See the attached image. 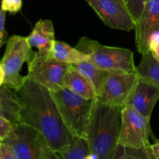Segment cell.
<instances>
[{"label": "cell", "mask_w": 159, "mask_h": 159, "mask_svg": "<svg viewBox=\"0 0 159 159\" xmlns=\"http://www.w3.org/2000/svg\"><path fill=\"white\" fill-rule=\"evenodd\" d=\"M15 93L21 106V123L40 132L53 152L67 148L74 137L64 124L52 92L27 78Z\"/></svg>", "instance_id": "obj_1"}, {"label": "cell", "mask_w": 159, "mask_h": 159, "mask_svg": "<svg viewBox=\"0 0 159 159\" xmlns=\"http://www.w3.org/2000/svg\"><path fill=\"white\" fill-rule=\"evenodd\" d=\"M122 107L96 98L89 121L87 141L90 151L99 159H112L118 145Z\"/></svg>", "instance_id": "obj_2"}, {"label": "cell", "mask_w": 159, "mask_h": 159, "mask_svg": "<svg viewBox=\"0 0 159 159\" xmlns=\"http://www.w3.org/2000/svg\"><path fill=\"white\" fill-rule=\"evenodd\" d=\"M52 92V91H51ZM64 124L73 137L87 140L96 98L85 99L67 88L52 92Z\"/></svg>", "instance_id": "obj_3"}, {"label": "cell", "mask_w": 159, "mask_h": 159, "mask_svg": "<svg viewBox=\"0 0 159 159\" xmlns=\"http://www.w3.org/2000/svg\"><path fill=\"white\" fill-rule=\"evenodd\" d=\"M75 48L88 55L89 60L101 69L137 72L134 54L130 50L104 46L86 37H81Z\"/></svg>", "instance_id": "obj_4"}, {"label": "cell", "mask_w": 159, "mask_h": 159, "mask_svg": "<svg viewBox=\"0 0 159 159\" xmlns=\"http://www.w3.org/2000/svg\"><path fill=\"white\" fill-rule=\"evenodd\" d=\"M35 52L28 42L27 37L12 35L6 42L4 55L0 61L5 72L4 85L16 92L23 87L27 77L20 74L24 62L30 61Z\"/></svg>", "instance_id": "obj_5"}, {"label": "cell", "mask_w": 159, "mask_h": 159, "mask_svg": "<svg viewBox=\"0 0 159 159\" xmlns=\"http://www.w3.org/2000/svg\"><path fill=\"white\" fill-rule=\"evenodd\" d=\"M3 142L10 146L15 159H48L51 151L43 135L23 123L14 125Z\"/></svg>", "instance_id": "obj_6"}, {"label": "cell", "mask_w": 159, "mask_h": 159, "mask_svg": "<svg viewBox=\"0 0 159 159\" xmlns=\"http://www.w3.org/2000/svg\"><path fill=\"white\" fill-rule=\"evenodd\" d=\"M27 78L55 92L65 88V78L69 64L54 59L51 54L35 52L32 60L27 63Z\"/></svg>", "instance_id": "obj_7"}, {"label": "cell", "mask_w": 159, "mask_h": 159, "mask_svg": "<svg viewBox=\"0 0 159 159\" xmlns=\"http://www.w3.org/2000/svg\"><path fill=\"white\" fill-rule=\"evenodd\" d=\"M150 136L154 138L150 119L130 106L123 107L118 144L134 148H145L151 145Z\"/></svg>", "instance_id": "obj_8"}, {"label": "cell", "mask_w": 159, "mask_h": 159, "mask_svg": "<svg viewBox=\"0 0 159 159\" xmlns=\"http://www.w3.org/2000/svg\"><path fill=\"white\" fill-rule=\"evenodd\" d=\"M139 76L137 72L109 71L96 99L106 103L123 107L127 104Z\"/></svg>", "instance_id": "obj_9"}, {"label": "cell", "mask_w": 159, "mask_h": 159, "mask_svg": "<svg viewBox=\"0 0 159 159\" xmlns=\"http://www.w3.org/2000/svg\"><path fill=\"white\" fill-rule=\"evenodd\" d=\"M107 26L130 32L135 21L124 0H85Z\"/></svg>", "instance_id": "obj_10"}, {"label": "cell", "mask_w": 159, "mask_h": 159, "mask_svg": "<svg viewBox=\"0 0 159 159\" xmlns=\"http://www.w3.org/2000/svg\"><path fill=\"white\" fill-rule=\"evenodd\" d=\"M135 44L140 54L150 51L152 39L159 34V0H147L135 25Z\"/></svg>", "instance_id": "obj_11"}, {"label": "cell", "mask_w": 159, "mask_h": 159, "mask_svg": "<svg viewBox=\"0 0 159 159\" xmlns=\"http://www.w3.org/2000/svg\"><path fill=\"white\" fill-rule=\"evenodd\" d=\"M159 99V89L154 84L139 77L125 106H130L143 116L151 119L152 111Z\"/></svg>", "instance_id": "obj_12"}, {"label": "cell", "mask_w": 159, "mask_h": 159, "mask_svg": "<svg viewBox=\"0 0 159 159\" xmlns=\"http://www.w3.org/2000/svg\"><path fill=\"white\" fill-rule=\"evenodd\" d=\"M31 47H35L40 53L51 54L55 41L54 25L51 20H40L37 22L34 29L27 37Z\"/></svg>", "instance_id": "obj_13"}, {"label": "cell", "mask_w": 159, "mask_h": 159, "mask_svg": "<svg viewBox=\"0 0 159 159\" xmlns=\"http://www.w3.org/2000/svg\"><path fill=\"white\" fill-rule=\"evenodd\" d=\"M20 106L15 91L2 85L0 86V116L13 125L21 123Z\"/></svg>", "instance_id": "obj_14"}, {"label": "cell", "mask_w": 159, "mask_h": 159, "mask_svg": "<svg viewBox=\"0 0 159 159\" xmlns=\"http://www.w3.org/2000/svg\"><path fill=\"white\" fill-rule=\"evenodd\" d=\"M65 87L85 99L96 97V89L92 82L71 65L65 75Z\"/></svg>", "instance_id": "obj_15"}, {"label": "cell", "mask_w": 159, "mask_h": 159, "mask_svg": "<svg viewBox=\"0 0 159 159\" xmlns=\"http://www.w3.org/2000/svg\"><path fill=\"white\" fill-rule=\"evenodd\" d=\"M51 55L56 60L69 65H73L86 59H89L88 55L82 51H79L75 48H72L65 42L58 40L54 41Z\"/></svg>", "instance_id": "obj_16"}, {"label": "cell", "mask_w": 159, "mask_h": 159, "mask_svg": "<svg viewBox=\"0 0 159 159\" xmlns=\"http://www.w3.org/2000/svg\"><path fill=\"white\" fill-rule=\"evenodd\" d=\"M57 155L60 159H99L90 151L88 141L78 137H74L70 145Z\"/></svg>", "instance_id": "obj_17"}, {"label": "cell", "mask_w": 159, "mask_h": 159, "mask_svg": "<svg viewBox=\"0 0 159 159\" xmlns=\"http://www.w3.org/2000/svg\"><path fill=\"white\" fill-rule=\"evenodd\" d=\"M138 76L157 86L159 89V61L151 51L142 54L139 65L137 66Z\"/></svg>", "instance_id": "obj_18"}, {"label": "cell", "mask_w": 159, "mask_h": 159, "mask_svg": "<svg viewBox=\"0 0 159 159\" xmlns=\"http://www.w3.org/2000/svg\"><path fill=\"white\" fill-rule=\"evenodd\" d=\"M71 65L79 72L82 73L92 82L96 93L99 89L102 84L103 83L104 80L109 73V71L99 68L89 59H86V60Z\"/></svg>", "instance_id": "obj_19"}, {"label": "cell", "mask_w": 159, "mask_h": 159, "mask_svg": "<svg viewBox=\"0 0 159 159\" xmlns=\"http://www.w3.org/2000/svg\"><path fill=\"white\" fill-rule=\"evenodd\" d=\"M151 145L134 148L118 144L112 159H157L152 152Z\"/></svg>", "instance_id": "obj_20"}, {"label": "cell", "mask_w": 159, "mask_h": 159, "mask_svg": "<svg viewBox=\"0 0 159 159\" xmlns=\"http://www.w3.org/2000/svg\"><path fill=\"white\" fill-rule=\"evenodd\" d=\"M127 5V8L130 10L135 23L140 19L142 11L144 9V5L147 0H124ZM136 25V24H135Z\"/></svg>", "instance_id": "obj_21"}, {"label": "cell", "mask_w": 159, "mask_h": 159, "mask_svg": "<svg viewBox=\"0 0 159 159\" xmlns=\"http://www.w3.org/2000/svg\"><path fill=\"white\" fill-rule=\"evenodd\" d=\"M23 6V0H2L1 9L5 12L16 14L20 12Z\"/></svg>", "instance_id": "obj_22"}, {"label": "cell", "mask_w": 159, "mask_h": 159, "mask_svg": "<svg viewBox=\"0 0 159 159\" xmlns=\"http://www.w3.org/2000/svg\"><path fill=\"white\" fill-rule=\"evenodd\" d=\"M6 14V12L0 9V50L8 40V34L5 26Z\"/></svg>", "instance_id": "obj_23"}, {"label": "cell", "mask_w": 159, "mask_h": 159, "mask_svg": "<svg viewBox=\"0 0 159 159\" xmlns=\"http://www.w3.org/2000/svg\"><path fill=\"white\" fill-rule=\"evenodd\" d=\"M13 126L10 121L0 116V138L4 140L11 133Z\"/></svg>", "instance_id": "obj_24"}, {"label": "cell", "mask_w": 159, "mask_h": 159, "mask_svg": "<svg viewBox=\"0 0 159 159\" xmlns=\"http://www.w3.org/2000/svg\"><path fill=\"white\" fill-rule=\"evenodd\" d=\"M0 159H15L10 146L6 143L0 144Z\"/></svg>", "instance_id": "obj_25"}, {"label": "cell", "mask_w": 159, "mask_h": 159, "mask_svg": "<svg viewBox=\"0 0 159 159\" xmlns=\"http://www.w3.org/2000/svg\"><path fill=\"white\" fill-rule=\"evenodd\" d=\"M150 51L154 57L159 61V34H157L152 39V43H151Z\"/></svg>", "instance_id": "obj_26"}, {"label": "cell", "mask_w": 159, "mask_h": 159, "mask_svg": "<svg viewBox=\"0 0 159 159\" xmlns=\"http://www.w3.org/2000/svg\"><path fill=\"white\" fill-rule=\"evenodd\" d=\"M151 148H152L154 155L156 157L157 159H159V141L156 142L155 144H152L151 145Z\"/></svg>", "instance_id": "obj_27"}, {"label": "cell", "mask_w": 159, "mask_h": 159, "mask_svg": "<svg viewBox=\"0 0 159 159\" xmlns=\"http://www.w3.org/2000/svg\"><path fill=\"white\" fill-rule=\"evenodd\" d=\"M4 81H5V72L3 70L2 66L0 64V86L4 85Z\"/></svg>", "instance_id": "obj_28"}, {"label": "cell", "mask_w": 159, "mask_h": 159, "mask_svg": "<svg viewBox=\"0 0 159 159\" xmlns=\"http://www.w3.org/2000/svg\"><path fill=\"white\" fill-rule=\"evenodd\" d=\"M48 159H60V158H59V156L57 155L56 152H53V151L51 150V152H50L49 156H48Z\"/></svg>", "instance_id": "obj_29"}, {"label": "cell", "mask_w": 159, "mask_h": 159, "mask_svg": "<svg viewBox=\"0 0 159 159\" xmlns=\"http://www.w3.org/2000/svg\"><path fill=\"white\" fill-rule=\"evenodd\" d=\"M3 142V140L2 139V138H0V144H2V143Z\"/></svg>", "instance_id": "obj_30"}]
</instances>
